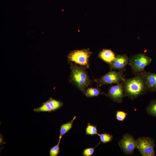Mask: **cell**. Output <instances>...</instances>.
<instances>
[{"mask_svg": "<svg viewBox=\"0 0 156 156\" xmlns=\"http://www.w3.org/2000/svg\"><path fill=\"white\" fill-rule=\"evenodd\" d=\"M71 70L72 81L81 91H84L90 83L84 69L82 67L73 65L71 67Z\"/></svg>", "mask_w": 156, "mask_h": 156, "instance_id": "cell-2", "label": "cell"}, {"mask_svg": "<svg viewBox=\"0 0 156 156\" xmlns=\"http://www.w3.org/2000/svg\"><path fill=\"white\" fill-rule=\"evenodd\" d=\"M86 134L93 135H97V130L96 126H94L88 123L86 129Z\"/></svg>", "mask_w": 156, "mask_h": 156, "instance_id": "cell-18", "label": "cell"}, {"mask_svg": "<svg viewBox=\"0 0 156 156\" xmlns=\"http://www.w3.org/2000/svg\"><path fill=\"white\" fill-rule=\"evenodd\" d=\"M85 93L87 97L96 96L101 94H104L101 92L99 89L96 88H88L86 90Z\"/></svg>", "mask_w": 156, "mask_h": 156, "instance_id": "cell-13", "label": "cell"}, {"mask_svg": "<svg viewBox=\"0 0 156 156\" xmlns=\"http://www.w3.org/2000/svg\"><path fill=\"white\" fill-rule=\"evenodd\" d=\"M118 144L122 151L128 155H132L137 148L136 140L132 135L128 133L123 135Z\"/></svg>", "mask_w": 156, "mask_h": 156, "instance_id": "cell-5", "label": "cell"}, {"mask_svg": "<svg viewBox=\"0 0 156 156\" xmlns=\"http://www.w3.org/2000/svg\"><path fill=\"white\" fill-rule=\"evenodd\" d=\"M137 148L142 156H155L154 140L148 137H141L136 140Z\"/></svg>", "mask_w": 156, "mask_h": 156, "instance_id": "cell-4", "label": "cell"}, {"mask_svg": "<svg viewBox=\"0 0 156 156\" xmlns=\"http://www.w3.org/2000/svg\"><path fill=\"white\" fill-rule=\"evenodd\" d=\"M90 54V52L87 50H77L71 52L68 57L70 61L88 67Z\"/></svg>", "mask_w": 156, "mask_h": 156, "instance_id": "cell-6", "label": "cell"}, {"mask_svg": "<svg viewBox=\"0 0 156 156\" xmlns=\"http://www.w3.org/2000/svg\"><path fill=\"white\" fill-rule=\"evenodd\" d=\"M151 58L146 55L139 53L132 56L129 60V64L134 73L144 72V68L151 62Z\"/></svg>", "mask_w": 156, "mask_h": 156, "instance_id": "cell-3", "label": "cell"}, {"mask_svg": "<svg viewBox=\"0 0 156 156\" xmlns=\"http://www.w3.org/2000/svg\"><path fill=\"white\" fill-rule=\"evenodd\" d=\"M99 57L104 62L109 64L114 60L115 56L113 52L109 49H103L99 53Z\"/></svg>", "mask_w": 156, "mask_h": 156, "instance_id": "cell-11", "label": "cell"}, {"mask_svg": "<svg viewBox=\"0 0 156 156\" xmlns=\"http://www.w3.org/2000/svg\"><path fill=\"white\" fill-rule=\"evenodd\" d=\"M124 93V85L122 83H118L116 85L110 87L107 94L105 95L114 102L120 103L125 96Z\"/></svg>", "mask_w": 156, "mask_h": 156, "instance_id": "cell-8", "label": "cell"}, {"mask_svg": "<svg viewBox=\"0 0 156 156\" xmlns=\"http://www.w3.org/2000/svg\"><path fill=\"white\" fill-rule=\"evenodd\" d=\"M95 148H89L83 150V155L84 156H90L94 153Z\"/></svg>", "mask_w": 156, "mask_h": 156, "instance_id": "cell-21", "label": "cell"}, {"mask_svg": "<svg viewBox=\"0 0 156 156\" xmlns=\"http://www.w3.org/2000/svg\"><path fill=\"white\" fill-rule=\"evenodd\" d=\"M144 72L125 79L124 85L125 96L133 99L145 94L148 90L144 75Z\"/></svg>", "mask_w": 156, "mask_h": 156, "instance_id": "cell-1", "label": "cell"}, {"mask_svg": "<svg viewBox=\"0 0 156 156\" xmlns=\"http://www.w3.org/2000/svg\"><path fill=\"white\" fill-rule=\"evenodd\" d=\"M76 118L75 116L69 122L62 124L60 127V134L59 136V141L60 142L63 135L68 132L72 127L74 120Z\"/></svg>", "mask_w": 156, "mask_h": 156, "instance_id": "cell-12", "label": "cell"}, {"mask_svg": "<svg viewBox=\"0 0 156 156\" xmlns=\"http://www.w3.org/2000/svg\"><path fill=\"white\" fill-rule=\"evenodd\" d=\"M50 104L53 111L57 110L63 105V103L59 101H57L50 97L47 101Z\"/></svg>", "mask_w": 156, "mask_h": 156, "instance_id": "cell-15", "label": "cell"}, {"mask_svg": "<svg viewBox=\"0 0 156 156\" xmlns=\"http://www.w3.org/2000/svg\"><path fill=\"white\" fill-rule=\"evenodd\" d=\"M97 135L99 136L101 142L104 144L111 142L113 138L112 135L106 133H98Z\"/></svg>", "mask_w": 156, "mask_h": 156, "instance_id": "cell-17", "label": "cell"}, {"mask_svg": "<svg viewBox=\"0 0 156 156\" xmlns=\"http://www.w3.org/2000/svg\"><path fill=\"white\" fill-rule=\"evenodd\" d=\"M60 142L58 141L57 144L51 148L49 151L50 156H56L60 152L59 145Z\"/></svg>", "mask_w": 156, "mask_h": 156, "instance_id": "cell-19", "label": "cell"}, {"mask_svg": "<svg viewBox=\"0 0 156 156\" xmlns=\"http://www.w3.org/2000/svg\"><path fill=\"white\" fill-rule=\"evenodd\" d=\"M147 114L156 117V100L151 101L146 108Z\"/></svg>", "mask_w": 156, "mask_h": 156, "instance_id": "cell-14", "label": "cell"}, {"mask_svg": "<svg viewBox=\"0 0 156 156\" xmlns=\"http://www.w3.org/2000/svg\"><path fill=\"white\" fill-rule=\"evenodd\" d=\"M125 80L121 71H111L101 77L98 81L99 85L101 86L114 83H118L120 82H124Z\"/></svg>", "mask_w": 156, "mask_h": 156, "instance_id": "cell-7", "label": "cell"}, {"mask_svg": "<svg viewBox=\"0 0 156 156\" xmlns=\"http://www.w3.org/2000/svg\"><path fill=\"white\" fill-rule=\"evenodd\" d=\"M144 75L148 90L151 92H156V74L145 71Z\"/></svg>", "mask_w": 156, "mask_h": 156, "instance_id": "cell-10", "label": "cell"}, {"mask_svg": "<svg viewBox=\"0 0 156 156\" xmlns=\"http://www.w3.org/2000/svg\"><path fill=\"white\" fill-rule=\"evenodd\" d=\"M127 114L122 111H118L116 113V118L118 121H123Z\"/></svg>", "mask_w": 156, "mask_h": 156, "instance_id": "cell-20", "label": "cell"}, {"mask_svg": "<svg viewBox=\"0 0 156 156\" xmlns=\"http://www.w3.org/2000/svg\"><path fill=\"white\" fill-rule=\"evenodd\" d=\"M34 111L38 112H50L53 111L51 107L47 101L42 103V106L34 109Z\"/></svg>", "mask_w": 156, "mask_h": 156, "instance_id": "cell-16", "label": "cell"}, {"mask_svg": "<svg viewBox=\"0 0 156 156\" xmlns=\"http://www.w3.org/2000/svg\"><path fill=\"white\" fill-rule=\"evenodd\" d=\"M129 60L125 54L116 55L114 60L110 64V68L119 71L124 70L126 65L129 62Z\"/></svg>", "mask_w": 156, "mask_h": 156, "instance_id": "cell-9", "label": "cell"}]
</instances>
